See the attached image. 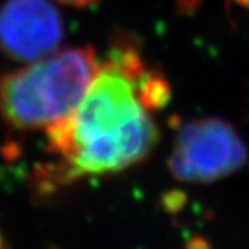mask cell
<instances>
[{
  "label": "cell",
  "mask_w": 249,
  "mask_h": 249,
  "mask_svg": "<svg viewBox=\"0 0 249 249\" xmlns=\"http://www.w3.org/2000/svg\"><path fill=\"white\" fill-rule=\"evenodd\" d=\"M167 81L131 45H116L72 114L47 128V150L59 159L38 182L63 185L126 170L150 155L159 129L152 111L165 105Z\"/></svg>",
  "instance_id": "1"
},
{
  "label": "cell",
  "mask_w": 249,
  "mask_h": 249,
  "mask_svg": "<svg viewBox=\"0 0 249 249\" xmlns=\"http://www.w3.org/2000/svg\"><path fill=\"white\" fill-rule=\"evenodd\" d=\"M99 65L92 48L78 47L0 75V117L15 129H47L72 114Z\"/></svg>",
  "instance_id": "2"
},
{
  "label": "cell",
  "mask_w": 249,
  "mask_h": 249,
  "mask_svg": "<svg viewBox=\"0 0 249 249\" xmlns=\"http://www.w3.org/2000/svg\"><path fill=\"white\" fill-rule=\"evenodd\" d=\"M248 161V149L237 131L216 117L183 123L174 138L168 165L177 180L210 183L237 173Z\"/></svg>",
  "instance_id": "3"
},
{
  "label": "cell",
  "mask_w": 249,
  "mask_h": 249,
  "mask_svg": "<svg viewBox=\"0 0 249 249\" xmlns=\"http://www.w3.org/2000/svg\"><path fill=\"white\" fill-rule=\"evenodd\" d=\"M63 18L48 0H6L0 8V51L15 62H36L63 39Z\"/></svg>",
  "instance_id": "4"
},
{
  "label": "cell",
  "mask_w": 249,
  "mask_h": 249,
  "mask_svg": "<svg viewBox=\"0 0 249 249\" xmlns=\"http://www.w3.org/2000/svg\"><path fill=\"white\" fill-rule=\"evenodd\" d=\"M57 2H62V3L71 5V6H87L90 3H95L96 0H57Z\"/></svg>",
  "instance_id": "5"
},
{
  "label": "cell",
  "mask_w": 249,
  "mask_h": 249,
  "mask_svg": "<svg viewBox=\"0 0 249 249\" xmlns=\"http://www.w3.org/2000/svg\"><path fill=\"white\" fill-rule=\"evenodd\" d=\"M5 246V242H3V236H2V233H0V248H3Z\"/></svg>",
  "instance_id": "6"
}]
</instances>
